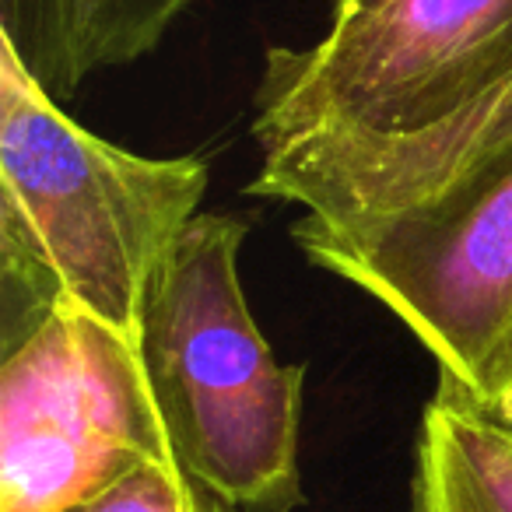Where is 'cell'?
<instances>
[{"instance_id":"obj_5","label":"cell","mask_w":512,"mask_h":512,"mask_svg":"<svg viewBox=\"0 0 512 512\" xmlns=\"http://www.w3.org/2000/svg\"><path fill=\"white\" fill-rule=\"evenodd\" d=\"M165 456L141 344L78 302L0 351V512H64Z\"/></svg>"},{"instance_id":"obj_9","label":"cell","mask_w":512,"mask_h":512,"mask_svg":"<svg viewBox=\"0 0 512 512\" xmlns=\"http://www.w3.org/2000/svg\"><path fill=\"white\" fill-rule=\"evenodd\" d=\"M64 512H242L225 495L193 477L176 456L141 463L120 477L116 484L102 488L99 495L71 505Z\"/></svg>"},{"instance_id":"obj_8","label":"cell","mask_w":512,"mask_h":512,"mask_svg":"<svg viewBox=\"0 0 512 512\" xmlns=\"http://www.w3.org/2000/svg\"><path fill=\"white\" fill-rule=\"evenodd\" d=\"M407 512H512V428L442 379L421 411Z\"/></svg>"},{"instance_id":"obj_10","label":"cell","mask_w":512,"mask_h":512,"mask_svg":"<svg viewBox=\"0 0 512 512\" xmlns=\"http://www.w3.org/2000/svg\"><path fill=\"white\" fill-rule=\"evenodd\" d=\"M488 418H495L498 425L512 428V376H509V386H505L502 400H498V404H495V407H491V411H488Z\"/></svg>"},{"instance_id":"obj_6","label":"cell","mask_w":512,"mask_h":512,"mask_svg":"<svg viewBox=\"0 0 512 512\" xmlns=\"http://www.w3.org/2000/svg\"><path fill=\"white\" fill-rule=\"evenodd\" d=\"M512 165V74L418 134L260 155L249 193L302 207V221L358 228L456 200Z\"/></svg>"},{"instance_id":"obj_3","label":"cell","mask_w":512,"mask_h":512,"mask_svg":"<svg viewBox=\"0 0 512 512\" xmlns=\"http://www.w3.org/2000/svg\"><path fill=\"white\" fill-rule=\"evenodd\" d=\"M512 74V0H334L323 36L271 46L253 95L260 155L404 137Z\"/></svg>"},{"instance_id":"obj_1","label":"cell","mask_w":512,"mask_h":512,"mask_svg":"<svg viewBox=\"0 0 512 512\" xmlns=\"http://www.w3.org/2000/svg\"><path fill=\"white\" fill-rule=\"evenodd\" d=\"M207 179L197 155L148 158L81 127L0 43V351L60 299L141 344Z\"/></svg>"},{"instance_id":"obj_4","label":"cell","mask_w":512,"mask_h":512,"mask_svg":"<svg viewBox=\"0 0 512 512\" xmlns=\"http://www.w3.org/2000/svg\"><path fill=\"white\" fill-rule=\"evenodd\" d=\"M309 264L376 299L488 414L512 376V165L456 200L358 228L295 218Z\"/></svg>"},{"instance_id":"obj_2","label":"cell","mask_w":512,"mask_h":512,"mask_svg":"<svg viewBox=\"0 0 512 512\" xmlns=\"http://www.w3.org/2000/svg\"><path fill=\"white\" fill-rule=\"evenodd\" d=\"M249 221L200 211L151 288L141 351L176 460L242 512L306 505V365L274 358L242 292Z\"/></svg>"},{"instance_id":"obj_7","label":"cell","mask_w":512,"mask_h":512,"mask_svg":"<svg viewBox=\"0 0 512 512\" xmlns=\"http://www.w3.org/2000/svg\"><path fill=\"white\" fill-rule=\"evenodd\" d=\"M197 0H0V43L57 102L158 50Z\"/></svg>"}]
</instances>
